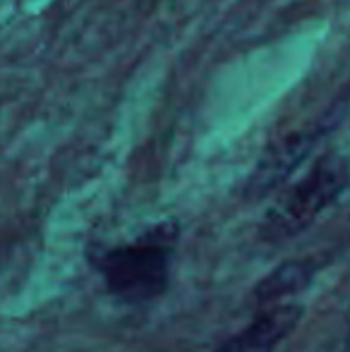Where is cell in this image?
<instances>
[{"mask_svg": "<svg viewBox=\"0 0 350 352\" xmlns=\"http://www.w3.org/2000/svg\"><path fill=\"white\" fill-rule=\"evenodd\" d=\"M175 242L177 226L161 223L127 245L98 252L94 266L113 297L125 305H146L168 290Z\"/></svg>", "mask_w": 350, "mask_h": 352, "instance_id": "cell-1", "label": "cell"}, {"mask_svg": "<svg viewBox=\"0 0 350 352\" xmlns=\"http://www.w3.org/2000/svg\"><path fill=\"white\" fill-rule=\"evenodd\" d=\"M348 182V168L343 156H324L314 168L295 182L259 223V240L269 245H281L290 237L300 235L305 228L327 206H331L343 195Z\"/></svg>", "mask_w": 350, "mask_h": 352, "instance_id": "cell-2", "label": "cell"}, {"mask_svg": "<svg viewBox=\"0 0 350 352\" xmlns=\"http://www.w3.org/2000/svg\"><path fill=\"white\" fill-rule=\"evenodd\" d=\"M303 319V307L293 302H276V305L262 307L257 316L221 343L214 352H276L288 333Z\"/></svg>", "mask_w": 350, "mask_h": 352, "instance_id": "cell-3", "label": "cell"}, {"mask_svg": "<svg viewBox=\"0 0 350 352\" xmlns=\"http://www.w3.org/2000/svg\"><path fill=\"white\" fill-rule=\"evenodd\" d=\"M317 271H319V266L314 264L312 259L283 261V264L276 266L269 276H264L262 283L254 287V300L259 302V307H266V305H276V302H283V300H288V297L300 295V292L312 285Z\"/></svg>", "mask_w": 350, "mask_h": 352, "instance_id": "cell-4", "label": "cell"}]
</instances>
